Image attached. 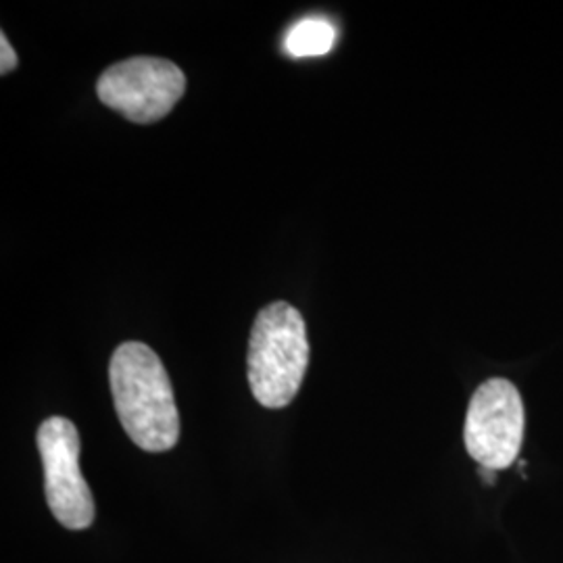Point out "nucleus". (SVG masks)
<instances>
[{"label": "nucleus", "instance_id": "20e7f679", "mask_svg": "<svg viewBox=\"0 0 563 563\" xmlns=\"http://www.w3.org/2000/svg\"><path fill=\"white\" fill-rule=\"evenodd\" d=\"M463 441L472 460L484 470H505L518 460L523 441V402L514 384L493 378L474 393Z\"/></svg>", "mask_w": 563, "mask_h": 563}, {"label": "nucleus", "instance_id": "f257e3e1", "mask_svg": "<svg viewBox=\"0 0 563 563\" xmlns=\"http://www.w3.org/2000/svg\"><path fill=\"white\" fill-rule=\"evenodd\" d=\"M115 411L132 443L148 453L174 449L180 416L174 388L159 355L144 342H123L109 365Z\"/></svg>", "mask_w": 563, "mask_h": 563}, {"label": "nucleus", "instance_id": "f03ea898", "mask_svg": "<svg viewBox=\"0 0 563 563\" xmlns=\"http://www.w3.org/2000/svg\"><path fill=\"white\" fill-rule=\"evenodd\" d=\"M309 365L307 328L299 309L276 301L263 307L249 341V384L267 409L295 401Z\"/></svg>", "mask_w": 563, "mask_h": 563}, {"label": "nucleus", "instance_id": "0eeeda50", "mask_svg": "<svg viewBox=\"0 0 563 563\" xmlns=\"http://www.w3.org/2000/svg\"><path fill=\"white\" fill-rule=\"evenodd\" d=\"M0 48H2V60H0V74L7 76L18 67V53L11 46V42L7 38V34L0 36Z\"/></svg>", "mask_w": 563, "mask_h": 563}, {"label": "nucleus", "instance_id": "39448f33", "mask_svg": "<svg viewBox=\"0 0 563 563\" xmlns=\"http://www.w3.org/2000/svg\"><path fill=\"white\" fill-rule=\"evenodd\" d=\"M38 451L44 465V493L57 522L69 530H86L95 522V501L80 470V434L67 418H48L38 428Z\"/></svg>", "mask_w": 563, "mask_h": 563}, {"label": "nucleus", "instance_id": "423d86ee", "mask_svg": "<svg viewBox=\"0 0 563 563\" xmlns=\"http://www.w3.org/2000/svg\"><path fill=\"white\" fill-rule=\"evenodd\" d=\"M336 42V27L322 18L302 20L286 36V53L295 59L305 57H322L332 51Z\"/></svg>", "mask_w": 563, "mask_h": 563}, {"label": "nucleus", "instance_id": "7ed1b4c3", "mask_svg": "<svg viewBox=\"0 0 563 563\" xmlns=\"http://www.w3.org/2000/svg\"><path fill=\"white\" fill-rule=\"evenodd\" d=\"M186 76L162 57H130L111 65L97 81L102 104L134 123L163 120L180 101Z\"/></svg>", "mask_w": 563, "mask_h": 563}]
</instances>
